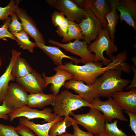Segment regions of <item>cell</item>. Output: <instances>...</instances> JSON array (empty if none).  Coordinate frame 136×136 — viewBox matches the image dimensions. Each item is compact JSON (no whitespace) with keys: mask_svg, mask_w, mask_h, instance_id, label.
<instances>
[{"mask_svg":"<svg viewBox=\"0 0 136 136\" xmlns=\"http://www.w3.org/2000/svg\"><path fill=\"white\" fill-rule=\"evenodd\" d=\"M108 65L102 67L101 62L95 63L89 62L84 65L74 64L71 62L57 66L70 72L73 75V78L76 80L82 81L87 85H93L96 79L102 75L106 70L112 69H120L124 71L126 70L127 64L125 55L119 53Z\"/></svg>","mask_w":136,"mask_h":136,"instance_id":"cell-1","label":"cell"},{"mask_svg":"<svg viewBox=\"0 0 136 136\" xmlns=\"http://www.w3.org/2000/svg\"><path fill=\"white\" fill-rule=\"evenodd\" d=\"M122 72L120 69H110L96 79L93 85L99 97H112L116 92L122 91L131 82L121 78Z\"/></svg>","mask_w":136,"mask_h":136,"instance_id":"cell-2","label":"cell"},{"mask_svg":"<svg viewBox=\"0 0 136 136\" xmlns=\"http://www.w3.org/2000/svg\"><path fill=\"white\" fill-rule=\"evenodd\" d=\"M91 52L95 55L94 62L101 61L105 66L112 62L115 56L112 53L117 51V48L111 40L109 30L106 27L103 28L100 30L94 41L88 46Z\"/></svg>","mask_w":136,"mask_h":136,"instance_id":"cell-3","label":"cell"},{"mask_svg":"<svg viewBox=\"0 0 136 136\" xmlns=\"http://www.w3.org/2000/svg\"><path fill=\"white\" fill-rule=\"evenodd\" d=\"M53 106V113L61 116L69 115L73 111L83 107H93L91 104L79 95L73 94L68 90L62 91L55 96Z\"/></svg>","mask_w":136,"mask_h":136,"instance_id":"cell-4","label":"cell"},{"mask_svg":"<svg viewBox=\"0 0 136 136\" xmlns=\"http://www.w3.org/2000/svg\"><path fill=\"white\" fill-rule=\"evenodd\" d=\"M86 114H75L73 112L69 115L72 116L77 124L82 126L88 132L96 136L105 131L106 121L103 114L98 109L90 107Z\"/></svg>","mask_w":136,"mask_h":136,"instance_id":"cell-5","label":"cell"},{"mask_svg":"<svg viewBox=\"0 0 136 136\" xmlns=\"http://www.w3.org/2000/svg\"><path fill=\"white\" fill-rule=\"evenodd\" d=\"M50 6L58 9L70 21L78 24L85 17L86 10L79 7L72 0H47Z\"/></svg>","mask_w":136,"mask_h":136,"instance_id":"cell-6","label":"cell"},{"mask_svg":"<svg viewBox=\"0 0 136 136\" xmlns=\"http://www.w3.org/2000/svg\"><path fill=\"white\" fill-rule=\"evenodd\" d=\"M52 110L49 107L39 110L25 106L13 110L8 115L11 122L16 118L24 117L29 120L42 119L44 120L43 122H49L54 120L56 116L57 115L52 113Z\"/></svg>","mask_w":136,"mask_h":136,"instance_id":"cell-7","label":"cell"},{"mask_svg":"<svg viewBox=\"0 0 136 136\" xmlns=\"http://www.w3.org/2000/svg\"><path fill=\"white\" fill-rule=\"evenodd\" d=\"M93 107L96 108L103 113L106 121L111 123L114 119L127 122L128 119L124 116L122 109L112 97H108L105 101L99 98L95 99L90 103Z\"/></svg>","mask_w":136,"mask_h":136,"instance_id":"cell-8","label":"cell"},{"mask_svg":"<svg viewBox=\"0 0 136 136\" xmlns=\"http://www.w3.org/2000/svg\"><path fill=\"white\" fill-rule=\"evenodd\" d=\"M85 17L78 24L84 37V41L90 45L94 40L103 28L101 23L89 8Z\"/></svg>","mask_w":136,"mask_h":136,"instance_id":"cell-9","label":"cell"},{"mask_svg":"<svg viewBox=\"0 0 136 136\" xmlns=\"http://www.w3.org/2000/svg\"><path fill=\"white\" fill-rule=\"evenodd\" d=\"M27 93L19 83H11L9 85L4 100L7 107L12 110L27 106Z\"/></svg>","mask_w":136,"mask_h":136,"instance_id":"cell-10","label":"cell"},{"mask_svg":"<svg viewBox=\"0 0 136 136\" xmlns=\"http://www.w3.org/2000/svg\"><path fill=\"white\" fill-rule=\"evenodd\" d=\"M50 43L64 49L72 54L77 55L81 58L83 63L91 62H94L95 55L92 54L88 49V46L84 41L75 39L73 42L71 41L63 44L52 39L48 40Z\"/></svg>","mask_w":136,"mask_h":136,"instance_id":"cell-11","label":"cell"},{"mask_svg":"<svg viewBox=\"0 0 136 136\" xmlns=\"http://www.w3.org/2000/svg\"><path fill=\"white\" fill-rule=\"evenodd\" d=\"M116 9L120 13V22L125 21L136 30V1L112 0Z\"/></svg>","mask_w":136,"mask_h":136,"instance_id":"cell-12","label":"cell"},{"mask_svg":"<svg viewBox=\"0 0 136 136\" xmlns=\"http://www.w3.org/2000/svg\"><path fill=\"white\" fill-rule=\"evenodd\" d=\"M17 4L14 13L21 21L23 30L35 41L45 44L44 37L36 26L33 19L27 13L25 10L19 7Z\"/></svg>","mask_w":136,"mask_h":136,"instance_id":"cell-13","label":"cell"},{"mask_svg":"<svg viewBox=\"0 0 136 136\" xmlns=\"http://www.w3.org/2000/svg\"><path fill=\"white\" fill-rule=\"evenodd\" d=\"M16 81L30 94L43 93L46 88L44 79L34 69L25 76L16 78Z\"/></svg>","mask_w":136,"mask_h":136,"instance_id":"cell-14","label":"cell"},{"mask_svg":"<svg viewBox=\"0 0 136 136\" xmlns=\"http://www.w3.org/2000/svg\"><path fill=\"white\" fill-rule=\"evenodd\" d=\"M63 86L67 89H72L86 101L91 103L99 98L93 85H86L82 81L72 79L65 82Z\"/></svg>","mask_w":136,"mask_h":136,"instance_id":"cell-15","label":"cell"},{"mask_svg":"<svg viewBox=\"0 0 136 136\" xmlns=\"http://www.w3.org/2000/svg\"><path fill=\"white\" fill-rule=\"evenodd\" d=\"M54 70L56 72L54 75L47 77L44 73L42 74L43 77L45 82V87L49 84H51L50 89L55 96L59 94V90L63 86L66 81L73 79V75L70 72L57 66L54 68Z\"/></svg>","mask_w":136,"mask_h":136,"instance_id":"cell-16","label":"cell"},{"mask_svg":"<svg viewBox=\"0 0 136 136\" xmlns=\"http://www.w3.org/2000/svg\"><path fill=\"white\" fill-rule=\"evenodd\" d=\"M36 47L39 48L54 62L57 66L62 64V59L67 58L70 60L77 65L79 63H83L81 59L66 55L58 47L55 46H47L45 44L35 41Z\"/></svg>","mask_w":136,"mask_h":136,"instance_id":"cell-17","label":"cell"},{"mask_svg":"<svg viewBox=\"0 0 136 136\" xmlns=\"http://www.w3.org/2000/svg\"><path fill=\"white\" fill-rule=\"evenodd\" d=\"M122 110L136 113V89L132 88L127 92H118L112 96Z\"/></svg>","mask_w":136,"mask_h":136,"instance_id":"cell-18","label":"cell"},{"mask_svg":"<svg viewBox=\"0 0 136 136\" xmlns=\"http://www.w3.org/2000/svg\"><path fill=\"white\" fill-rule=\"evenodd\" d=\"M12 56L9 63L4 73L0 76V104L2 103L10 81H14L16 78L12 75L11 71L15 61L21 52L16 50L11 51Z\"/></svg>","mask_w":136,"mask_h":136,"instance_id":"cell-19","label":"cell"},{"mask_svg":"<svg viewBox=\"0 0 136 136\" xmlns=\"http://www.w3.org/2000/svg\"><path fill=\"white\" fill-rule=\"evenodd\" d=\"M88 8L101 22L103 28L107 27L105 17L110 10V6L105 0H85Z\"/></svg>","mask_w":136,"mask_h":136,"instance_id":"cell-20","label":"cell"},{"mask_svg":"<svg viewBox=\"0 0 136 136\" xmlns=\"http://www.w3.org/2000/svg\"><path fill=\"white\" fill-rule=\"evenodd\" d=\"M63 118L59 115H57L53 121L43 124H37L24 117L19 119L20 124L25 125L31 129L38 136H49L50 129L56 122L63 120Z\"/></svg>","mask_w":136,"mask_h":136,"instance_id":"cell-21","label":"cell"},{"mask_svg":"<svg viewBox=\"0 0 136 136\" xmlns=\"http://www.w3.org/2000/svg\"><path fill=\"white\" fill-rule=\"evenodd\" d=\"M55 96L52 94L43 93L30 94L28 95L27 105L29 107L43 109L49 105L53 106Z\"/></svg>","mask_w":136,"mask_h":136,"instance_id":"cell-22","label":"cell"},{"mask_svg":"<svg viewBox=\"0 0 136 136\" xmlns=\"http://www.w3.org/2000/svg\"><path fill=\"white\" fill-rule=\"evenodd\" d=\"M20 55L16 59L11 71L12 75L16 79L25 76L33 69L25 59L20 57Z\"/></svg>","mask_w":136,"mask_h":136,"instance_id":"cell-23","label":"cell"},{"mask_svg":"<svg viewBox=\"0 0 136 136\" xmlns=\"http://www.w3.org/2000/svg\"><path fill=\"white\" fill-rule=\"evenodd\" d=\"M109 2L111 9L106 15L105 18L107 22V27L109 30L110 38L114 43V34L116 32L115 28L118 23L119 17L112 0H109Z\"/></svg>","mask_w":136,"mask_h":136,"instance_id":"cell-24","label":"cell"},{"mask_svg":"<svg viewBox=\"0 0 136 136\" xmlns=\"http://www.w3.org/2000/svg\"><path fill=\"white\" fill-rule=\"evenodd\" d=\"M73 123L77 124L73 118L69 115L65 116L63 120L58 121L52 125L49 131V136H57L67 133V128Z\"/></svg>","mask_w":136,"mask_h":136,"instance_id":"cell-25","label":"cell"},{"mask_svg":"<svg viewBox=\"0 0 136 136\" xmlns=\"http://www.w3.org/2000/svg\"><path fill=\"white\" fill-rule=\"evenodd\" d=\"M73 39L84 41V37L78 24L74 21L68 20L67 32L65 36L63 38L62 41L66 43Z\"/></svg>","mask_w":136,"mask_h":136,"instance_id":"cell-26","label":"cell"},{"mask_svg":"<svg viewBox=\"0 0 136 136\" xmlns=\"http://www.w3.org/2000/svg\"><path fill=\"white\" fill-rule=\"evenodd\" d=\"M15 37L16 41L24 50H27L31 53L33 52L34 47H36L35 42L30 41L28 35L24 30L13 34Z\"/></svg>","mask_w":136,"mask_h":136,"instance_id":"cell-27","label":"cell"},{"mask_svg":"<svg viewBox=\"0 0 136 136\" xmlns=\"http://www.w3.org/2000/svg\"><path fill=\"white\" fill-rule=\"evenodd\" d=\"M117 120H114L113 122L109 123L106 121L105 131L108 136H136L134 135H128L117 126Z\"/></svg>","mask_w":136,"mask_h":136,"instance_id":"cell-28","label":"cell"},{"mask_svg":"<svg viewBox=\"0 0 136 136\" xmlns=\"http://www.w3.org/2000/svg\"><path fill=\"white\" fill-rule=\"evenodd\" d=\"M14 0H11L8 4L5 7L0 6V20H6L14 12L15 9L18 2Z\"/></svg>","mask_w":136,"mask_h":136,"instance_id":"cell-29","label":"cell"},{"mask_svg":"<svg viewBox=\"0 0 136 136\" xmlns=\"http://www.w3.org/2000/svg\"><path fill=\"white\" fill-rule=\"evenodd\" d=\"M11 21L9 26V30L12 34L23 30L21 24L18 20V17L14 12L11 15Z\"/></svg>","mask_w":136,"mask_h":136,"instance_id":"cell-30","label":"cell"},{"mask_svg":"<svg viewBox=\"0 0 136 136\" xmlns=\"http://www.w3.org/2000/svg\"><path fill=\"white\" fill-rule=\"evenodd\" d=\"M11 21V18L9 17L5 20L3 25L0 27V39L8 38L16 41L15 37L9 31L8 29Z\"/></svg>","mask_w":136,"mask_h":136,"instance_id":"cell-31","label":"cell"},{"mask_svg":"<svg viewBox=\"0 0 136 136\" xmlns=\"http://www.w3.org/2000/svg\"><path fill=\"white\" fill-rule=\"evenodd\" d=\"M0 136H20L16 131L15 127L0 123Z\"/></svg>","mask_w":136,"mask_h":136,"instance_id":"cell-32","label":"cell"},{"mask_svg":"<svg viewBox=\"0 0 136 136\" xmlns=\"http://www.w3.org/2000/svg\"><path fill=\"white\" fill-rule=\"evenodd\" d=\"M65 15L58 10L55 11L51 15V20L53 24L55 27L60 26L65 18Z\"/></svg>","mask_w":136,"mask_h":136,"instance_id":"cell-33","label":"cell"},{"mask_svg":"<svg viewBox=\"0 0 136 136\" xmlns=\"http://www.w3.org/2000/svg\"><path fill=\"white\" fill-rule=\"evenodd\" d=\"M16 131L21 136H35L33 131L27 127L19 124L15 127Z\"/></svg>","mask_w":136,"mask_h":136,"instance_id":"cell-34","label":"cell"},{"mask_svg":"<svg viewBox=\"0 0 136 136\" xmlns=\"http://www.w3.org/2000/svg\"><path fill=\"white\" fill-rule=\"evenodd\" d=\"M12 110L7 107L3 100L2 104L0 105V119L6 121L9 119L8 115Z\"/></svg>","mask_w":136,"mask_h":136,"instance_id":"cell-35","label":"cell"},{"mask_svg":"<svg viewBox=\"0 0 136 136\" xmlns=\"http://www.w3.org/2000/svg\"><path fill=\"white\" fill-rule=\"evenodd\" d=\"M68 27V20L65 17L62 24L57 27L56 32L59 36L63 38L66 34Z\"/></svg>","mask_w":136,"mask_h":136,"instance_id":"cell-36","label":"cell"},{"mask_svg":"<svg viewBox=\"0 0 136 136\" xmlns=\"http://www.w3.org/2000/svg\"><path fill=\"white\" fill-rule=\"evenodd\" d=\"M124 112L127 113L129 117L130 123L129 126L136 136V113L126 110Z\"/></svg>","mask_w":136,"mask_h":136,"instance_id":"cell-37","label":"cell"},{"mask_svg":"<svg viewBox=\"0 0 136 136\" xmlns=\"http://www.w3.org/2000/svg\"><path fill=\"white\" fill-rule=\"evenodd\" d=\"M72 126L74 130L73 136H94L93 134L82 130L76 123H73Z\"/></svg>","mask_w":136,"mask_h":136,"instance_id":"cell-38","label":"cell"},{"mask_svg":"<svg viewBox=\"0 0 136 136\" xmlns=\"http://www.w3.org/2000/svg\"><path fill=\"white\" fill-rule=\"evenodd\" d=\"M80 8L86 10L88 8L85 0H72Z\"/></svg>","mask_w":136,"mask_h":136,"instance_id":"cell-39","label":"cell"},{"mask_svg":"<svg viewBox=\"0 0 136 136\" xmlns=\"http://www.w3.org/2000/svg\"><path fill=\"white\" fill-rule=\"evenodd\" d=\"M96 136H108L107 134L104 131Z\"/></svg>","mask_w":136,"mask_h":136,"instance_id":"cell-40","label":"cell"},{"mask_svg":"<svg viewBox=\"0 0 136 136\" xmlns=\"http://www.w3.org/2000/svg\"><path fill=\"white\" fill-rule=\"evenodd\" d=\"M57 136H73V135L67 132L65 134H63Z\"/></svg>","mask_w":136,"mask_h":136,"instance_id":"cell-41","label":"cell"},{"mask_svg":"<svg viewBox=\"0 0 136 136\" xmlns=\"http://www.w3.org/2000/svg\"><path fill=\"white\" fill-rule=\"evenodd\" d=\"M1 64H2V62H1V58L0 57V66L1 65Z\"/></svg>","mask_w":136,"mask_h":136,"instance_id":"cell-42","label":"cell"}]
</instances>
